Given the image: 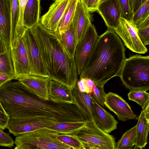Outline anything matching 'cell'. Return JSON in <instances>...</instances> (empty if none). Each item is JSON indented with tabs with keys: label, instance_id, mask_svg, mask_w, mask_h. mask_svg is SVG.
<instances>
[{
	"label": "cell",
	"instance_id": "obj_1",
	"mask_svg": "<svg viewBox=\"0 0 149 149\" xmlns=\"http://www.w3.org/2000/svg\"><path fill=\"white\" fill-rule=\"evenodd\" d=\"M30 29L48 77L72 90L78 80L77 68L74 58L65 49L58 33L46 29L40 20Z\"/></svg>",
	"mask_w": 149,
	"mask_h": 149
},
{
	"label": "cell",
	"instance_id": "obj_2",
	"mask_svg": "<svg viewBox=\"0 0 149 149\" xmlns=\"http://www.w3.org/2000/svg\"><path fill=\"white\" fill-rule=\"evenodd\" d=\"M122 40L113 30L108 29L99 36L79 75L104 86L110 79L119 76L126 59Z\"/></svg>",
	"mask_w": 149,
	"mask_h": 149
},
{
	"label": "cell",
	"instance_id": "obj_3",
	"mask_svg": "<svg viewBox=\"0 0 149 149\" xmlns=\"http://www.w3.org/2000/svg\"><path fill=\"white\" fill-rule=\"evenodd\" d=\"M13 80L0 87V102L10 120L36 118L45 101L34 95L19 80Z\"/></svg>",
	"mask_w": 149,
	"mask_h": 149
},
{
	"label": "cell",
	"instance_id": "obj_4",
	"mask_svg": "<svg viewBox=\"0 0 149 149\" xmlns=\"http://www.w3.org/2000/svg\"><path fill=\"white\" fill-rule=\"evenodd\" d=\"M119 76L131 91L149 90V56L136 54L126 58Z\"/></svg>",
	"mask_w": 149,
	"mask_h": 149
},
{
	"label": "cell",
	"instance_id": "obj_5",
	"mask_svg": "<svg viewBox=\"0 0 149 149\" xmlns=\"http://www.w3.org/2000/svg\"><path fill=\"white\" fill-rule=\"evenodd\" d=\"M58 134L45 128L24 133L16 136L15 149H72L57 139Z\"/></svg>",
	"mask_w": 149,
	"mask_h": 149
},
{
	"label": "cell",
	"instance_id": "obj_6",
	"mask_svg": "<svg viewBox=\"0 0 149 149\" xmlns=\"http://www.w3.org/2000/svg\"><path fill=\"white\" fill-rule=\"evenodd\" d=\"M73 134L85 149H116L114 137L101 130L93 120H86L84 125Z\"/></svg>",
	"mask_w": 149,
	"mask_h": 149
},
{
	"label": "cell",
	"instance_id": "obj_7",
	"mask_svg": "<svg viewBox=\"0 0 149 149\" xmlns=\"http://www.w3.org/2000/svg\"><path fill=\"white\" fill-rule=\"evenodd\" d=\"M113 30L130 50L136 53L144 54L148 49L140 40L136 25L131 20L120 18L119 23Z\"/></svg>",
	"mask_w": 149,
	"mask_h": 149
},
{
	"label": "cell",
	"instance_id": "obj_8",
	"mask_svg": "<svg viewBox=\"0 0 149 149\" xmlns=\"http://www.w3.org/2000/svg\"><path fill=\"white\" fill-rule=\"evenodd\" d=\"M21 38L28 58L30 75L48 77L35 36L30 28H26Z\"/></svg>",
	"mask_w": 149,
	"mask_h": 149
},
{
	"label": "cell",
	"instance_id": "obj_9",
	"mask_svg": "<svg viewBox=\"0 0 149 149\" xmlns=\"http://www.w3.org/2000/svg\"><path fill=\"white\" fill-rule=\"evenodd\" d=\"M98 37L95 26L91 23L83 37L77 45L74 59L78 75L81 73Z\"/></svg>",
	"mask_w": 149,
	"mask_h": 149
},
{
	"label": "cell",
	"instance_id": "obj_10",
	"mask_svg": "<svg viewBox=\"0 0 149 149\" xmlns=\"http://www.w3.org/2000/svg\"><path fill=\"white\" fill-rule=\"evenodd\" d=\"M10 48L15 72V80L19 77L30 75L27 54L21 37H15L11 41Z\"/></svg>",
	"mask_w": 149,
	"mask_h": 149
},
{
	"label": "cell",
	"instance_id": "obj_11",
	"mask_svg": "<svg viewBox=\"0 0 149 149\" xmlns=\"http://www.w3.org/2000/svg\"><path fill=\"white\" fill-rule=\"evenodd\" d=\"M104 104L116 115L119 120L125 121L137 118L129 104L117 94L109 92L106 94Z\"/></svg>",
	"mask_w": 149,
	"mask_h": 149
},
{
	"label": "cell",
	"instance_id": "obj_12",
	"mask_svg": "<svg viewBox=\"0 0 149 149\" xmlns=\"http://www.w3.org/2000/svg\"><path fill=\"white\" fill-rule=\"evenodd\" d=\"M34 95L45 100H49L48 86L50 78L47 77L29 75L17 77Z\"/></svg>",
	"mask_w": 149,
	"mask_h": 149
},
{
	"label": "cell",
	"instance_id": "obj_13",
	"mask_svg": "<svg viewBox=\"0 0 149 149\" xmlns=\"http://www.w3.org/2000/svg\"><path fill=\"white\" fill-rule=\"evenodd\" d=\"M82 0H78L72 21L76 46L84 36L91 24V17Z\"/></svg>",
	"mask_w": 149,
	"mask_h": 149
},
{
	"label": "cell",
	"instance_id": "obj_14",
	"mask_svg": "<svg viewBox=\"0 0 149 149\" xmlns=\"http://www.w3.org/2000/svg\"><path fill=\"white\" fill-rule=\"evenodd\" d=\"M97 11L108 29L114 30L117 27L121 17L118 0H101L98 6Z\"/></svg>",
	"mask_w": 149,
	"mask_h": 149
},
{
	"label": "cell",
	"instance_id": "obj_15",
	"mask_svg": "<svg viewBox=\"0 0 149 149\" xmlns=\"http://www.w3.org/2000/svg\"><path fill=\"white\" fill-rule=\"evenodd\" d=\"M91 96L93 117L96 125L108 134L117 129L118 122L114 117L95 101L91 93Z\"/></svg>",
	"mask_w": 149,
	"mask_h": 149
},
{
	"label": "cell",
	"instance_id": "obj_16",
	"mask_svg": "<svg viewBox=\"0 0 149 149\" xmlns=\"http://www.w3.org/2000/svg\"><path fill=\"white\" fill-rule=\"evenodd\" d=\"M70 0L55 1L50 6L48 11L40 19L43 26L50 31L56 32Z\"/></svg>",
	"mask_w": 149,
	"mask_h": 149
},
{
	"label": "cell",
	"instance_id": "obj_17",
	"mask_svg": "<svg viewBox=\"0 0 149 149\" xmlns=\"http://www.w3.org/2000/svg\"><path fill=\"white\" fill-rule=\"evenodd\" d=\"M12 0H0V37L10 47L11 41V14Z\"/></svg>",
	"mask_w": 149,
	"mask_h": 149
},
{
	"label": "cell",
	"instance_id": "obj_18",
	"mask_svg": "<svg viewBox=\"0 0 149 149\" xmlns=\"http://www.w3.org/2000/svg\"><path fill=\"white\" fill-rule=\"evenodd\" d=\"M136 125V144L134 149L145 148L148 142L149 131V104L141 111Z\"/></svg>",
	"mask_w": 149,
	"mask_h": 149
},
{
	"label": "cell",
	"instance_id": "obj_19",
	"mask_svg": "<svg viewBox=\"0 0 149 149\" xmlns=\"http://www.w3.org/2000/svg\"><path fill=\"white\" fill-rule=\"evenodd\" d=\"M48 93L49 99L51 101L74 104L72 90L57 81L50 79Z\"/></svg>",
	"mask_w": 149,
	"mask_h": 149
},
{
	"label": "cell",
	"instance_id": "obj_20",
	"mask_svg": "<svg viewBox=\"0 0 149 149\" xmlns=\"http://www.w3.org/2000/svg\"><path fill=\"white\" fill-rule=\"evenodd\" d=\"M74 103L86 120H93L91 93L81 92L77 84L72 90Z\"/></svg>",
	"mask_w": 149,
	"mask_h": 149
},
{
	"label": "cell",
	"instance_id": "obj_21",
	"mask_svg": "<svg viewBox=\"0 0 149 149\" xmlns=\"http://www.w3.org/2000/svg\"><path fill=\"white\" fill-rule=\"evenodd\" d=\"M40 0H28L24 9L23 23L26 28H31L40 20Z\"/></svg>",
	"mask_w": 149,
	"mask_h": 149
},
{
	"label": "cell",
	"instance_id": "obj_22",
	"mask_svg": "<svg viewBox=\"0 0 149 149\" xmlns=\"http://www.w3.org/2000/svg\"><path fill=\"white\" fill-rule=\"evenodd\" d=\"M58 34L65 49L74 58L76 45L72 23L67 29Z\"/></svg>",
	"mask_w": 149,
	"mask_h": 149
},
{
	"label": "cell",
	"instance_id": "obj_23",
	"mask_svg": "<svg viewBox=\"0 0 149 149\" xmlns=\"http://www.w3.org/2000/svg\"><path fill=\"white\" fill-rule=\"evenodd\" d=\"M86 121L61 123L45 128L53 131L58 134H72L81 128L84 125Z\"/></svg>",
	"mask_w": 149,
	"mask_h": 149
},
{
	"label": "cell",
	"instance_id": "obj_24",
	"mask_svg": "<svg viewBox=\"0 0 149 149\" xmlns=\"http://www.w3.org/2000/svg\"><path fill=\"white\" fill-rule=\"evenodd\" d=\"M78 0H70L56 32L58 34L67 29L72 23Z\"/></svg>",
	"mask_w": 149,
	"mask_h": 149
},
{
	"label": "cell",
	"instance_id": "obj_25",
	"mask_svg": "<svg viewBox=\"0 0 149 149\" xmlns=\"http://www.w3.org/2000/svg\"><path fill=\"white\" fill-rule=\"evenodd\" d=\"M136 125L127 130L116 143V149H132L136 144Z\"/></svg>",
	"mask_w": 149,
	"mask_h": 149
},
{
	"label": "cell",
	"instance_id": "obj_26",
	"mask_svg": "<svg viewBox=\"0 0 149 149\" xmlns=\"http://www.w3.org/2000/svg\"><path fill=\"white\" fill-rule=\"evenodd\" d=\"M0 73L12 77L15 80V72L10 47H8L5 52L0 54Z\"/></svg>",
	"mask_w": 149,
	"mask_h": 149
},
{
	"label": "cell",
	"instance_id": "obj_27",
	"mask_svg": "<svg viewBox=\"0 0 149 149\" xmlns=\"http://www.w3.org/2000/svg\"><path fill=\"white\" fill-rule=\"evenodd\" d=\"M129 100L137 103L144 109L149 104V93L145 91H131L127 94Z\"/></svg>",
	"mask_w": 149,
	"mask_h": 149
},
{
	"label": "cell",
	"instance_id": "obj_28",
	"mask_svg": "<svg viewBox=\"0 0 149 149\" xmlns=\"http://www.w3.org/2000/svg\"><path fill=\"white\" fill-rule=\"evenodd\" d=\"M57 138L60 141L69 146L72 149H85L82 143L73 133L59 134Z\"/></svg>",
	"mask_w": 149,
	"mask_h": 149
},
{
	"label": "cell",
	"instance_id": "obj_29",
	"mask_svg": "<svg viewBox=\"0 0 149 149\" xmlns=\"http://www.w3.org/2000/svg\"><path fill=\"white\" fill-rule=\"evenodd\" d=\"M19 15V8L18 0H12L11 14V41L16 36V31Z\"/></svg>",
	"mask_w": 149,
	"mask_h": 149
},
{
	"label": "cell",
	"instance_id": "obj_30",
	"mask_svg": "<svg viewBox=\"0 0 149 149\" xmlns=\"http://www.w3.org/2000/svg\"><path fill=\"white\" fill-rule=\"evenodd\" d=\"M149 16V0L139 8L133 14L131 20L136 25Z\"/></svg>",
	"mask_w": 149,
	"mask_h": 149
},
{
	"label": "cell",
	"instance_id": "obj_31",
	"mask_svg": "<svg viewBox=\"0 0 149 149\" xmlns=\"http://www.w3.org/2000/svg\"><path fill=\"white\" fill-rule=\"evenodd\" d=\"M18 0L19 8V15L16 29V36L21 37L26 29L23 25V15L25 7L28 0Z\"/></svg>",
	"mask_w": 149,
	"mask_h": 149
},
{
	"label": "cell",
	"instance_id": "obj_32",
	"mask_svg": "<svg viewBox=\"0 0 149 149\" xmlns=\"http://www.w3.org/2000/svg\"><path fill=\"white\" fill-rule=\"evenodd\" d=\"M104 85L95 83L91 93L95 101L101 106H104L105 97L106 94Z\"/></svg>",
	"mask_w": 149,
	"mask_h": 149
},
{
	"label": "cell",
	"instance_id": "obj_33",
	"mask_svg": "<svg viewBox=\"0 0 149 149\" xmlns=\"http://www.w3.org/2000/svg\"><path fill=\"white\" fill-rule=\"evenodd\" d=\"M118 1L121 11V17L131 20L133 13L130 0H118Z\"/></svg>",
	"mask_w": 149,
	"mask_h": 149
},
{
	"label": "cell",
	"instance_id": "obj_34",
	"mask_svg": "<svg viewBox=\"0 0 149 149\" xmlns=\"http://www.w3.org/2000/svg\"><path fill=\"white\" fill-rule=\"evenodd\" d=\"M14 144V141L9 134L0 129V146L11 148Z\"/></svg>",
	"mask_w": 149,
	"mask_h": 149
},
{
	"label": "cell",
	"instance_id": "obj_35",
	"mask_svg": "<svg viewBox=\"0 0 149 149\" xmlns=\"http://www.w3.org/2000/svg\"><path fill=\"white\" fill-rule=\"evenodd\" d=\"M10 120L9 116L6 113L0 102V129L4 130L6 128Z\"/></svg>",
	"mask_w": 149,
	"mask_h": 149
},
{
	"label": "cell",
	"instance_id": "obj_36",
	"mask_svg": "<svg viewBox=\"0 0 149 149\" xmlns=\"http://www.w3.org/2000/svg\"><path fill=\"white\" fill-rule=\"evenodd\" d=\"M139 36L143 44L145 46L149 45V26L137 29Z\"/></svg>",
	"mask_w": 149,
	"mask_h": 149
},
{
	"label": "cell",
	"instance_id": "obj_37",
	"mask_svg": "<svg viewBox=\"0 0 149 149\" xmlns=\"http://www.w3.org/2000/svg\"><path fill=\"white\" fill-rule=\"evenodd\" d=\"M101 0H82L89 12L97 11L98 5Z\"/></svg>",
	"mask_w": 149,
	"mask_h": 149
},
{
	"label": "cell",
	"instance_id": "obj_38",
	"mask_svg": "<svg viewBox=\"0 0 149 149\" xmlns=\"http://www.w3.org/2000/svg\"><path fill=\"white\" fill-rule=\"evenodd\" d=\"M76 84L79 90L81 92L91 93L90 91L86 85L84 78H80L79 80H77L76 83Z\"/></svg>",
	"mask_w": 149,
	"mask_h": 149
},
{
	"label": "cell",
	"instance_id": "obj_39",
	"mask_svg": "<svg viewBox=\"0 0 149 149\" xmlns=\"http://www.w3.org/2000/svg\"><path fill=\"white\" fill-rule=\"evenodd\" d=\"M13 79L14 80L13 77L4 74L0 73V87L7 81Z\"/></svg>",
	"mask_w": 149,
	"mask_h": 149
},
{
	"label": "cell",
	"instance_id": "obj_40",
	"mask_svg": "<svg viewBox=\"0 0 149 149\" xmlns=\"http://www.w3.org/2000/svg\"><path fill=\"white\" fill-rule=\"evenodd\" d=\"M137 29H140L149 26V16L144 20L136 25Z\"/></svg>",
	"mask_w": 149,
	"mask_h": 149
},
{
	"label": "cell",
	"instance_id": "obj_41",
	"mask_svg": "<svg viewBox=\"0 0 149 149\" xmlns=\"http://www.w3.org/2000/svg\"><path fill=\"white\" fill-rule=\"evenodd\" d=\"M86 85L90 91L91 93L92 91L95 83L91 79L88 78H84Z\"/></svg>",
	"mask_w": 149,
	"mask_h": 149
},
{
	"label": "cell",
	"instance_id": "obj_42",
	"mask_svg": "<svg viewBox=\"0 0 149 149\" xmlns=\"http://www.w3.org/2000/svg\"><path fill=\"white\" fill-rule=\"evenodd\" d=\"M8 47L5 42L0 38V54L5 52Z\"/></svg>",
	"mask_w": 149,
	"mask_h": 149
},
{
	"label": "cell",
	"instance_id": "obj_43",
	"mask_svg": "<svg viewBox=\"0 0 149 149\" xmlns=\"http://www.w3.org/2000/svg\"><path fill=\"white\" fill-rule=\"evenodd\" d=\"M146 0H138L133 13L142 5H143V4L145 3Z\"/></svg>",
	"mask_w": 149,
	"mask_h": 149
},
{
	"label": "cell",
	"instance_id": "obj_44",
	"mask_svg": "<svg viewBox=\"0 0 149 149\" xmlns=\"http://www.w3.org/2000/svg\"><path fill=\"white\" fill-rule=\"evenodd\" d=\"M138 0H130L131 8L133 13Z\"/></svg>",
	"mask_w": 149,
	"mask_h": 149
},
{
	"label": "cell",
	"instance_id": "obj_45",
	"mask_svg": "<svg viewBox=\"0 0 149 149\" xmlns=\"http://www.w3.org/2000/svg\"><path fill=\"white\" fill-rule=\"evenodd\" d=\"M61 0H55V1H60Z\"/></svg>",
	"mask_w": 149,
	"mask_h": 149
},
{
	"label": "cell",
	"instance_id": "obj_46",
	"mask_svg": "<svg viewBox=\"0 0 149 149\" xmlns=\"http://www.w3.org/2000/svg\"></svg>",
	"mask_w": 149,
	"mask_h": 149
}]
</instances>
